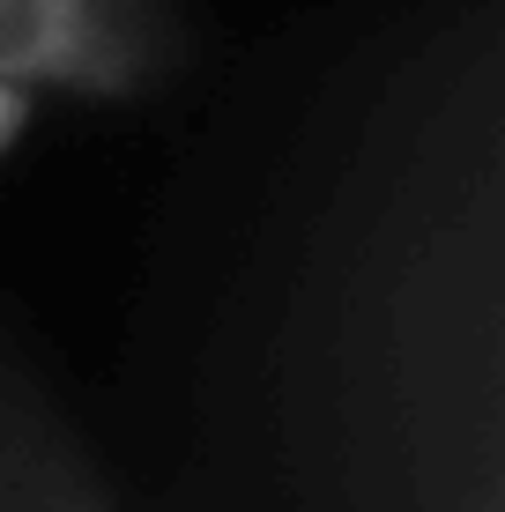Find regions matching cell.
Returning <instances> with one entry per match:
<instances>
[{
	"label": "cell",
	"instance_id": "obj_1",
	"mask_svg": "<svg viewBox=\"0 0 505 512\" xmlns=\"http://www.w3.org/2000/svg\"><path fill=\"white\" fill-rule=\"evenodd\" d=\"M491 8L394 67L327 186L283 320L298 512H505Z\"/></svg>",
	"mask_w": 505,
	"mask_h": 512
},
{
	"label": "cell",
	"instance_id": "obj_2",
	"mask_svg": "<svg viewBox=\"0 0 505 512\" xmlns=\"http://www.w3.org/2000/svg\"><path fill=\"white\" fill-rule=\"evenodd\" d=\"M156 0H0V82L23 97H127L164 67Z\"/></svg>",
	"mask_w": 505,
	"mask_h": 512
},
{
	"label": "cell",
	"instance_id": "obj_3",
	"mask_svg": "<svg viewBox=\"0 0 505 512\" xmlns=\"http://www.w3.org/2000/svg\"><path fill=\"white\" fill-rule=\"evenodd\" d=\"M0 512H112L97 475L30 409L0 416Z\"/></svg>",
	"mask_w": 505,
	"mask_h": 512
},
{
	"label": "cell",
	"instance_id": "obj_4",
	"mask_svg": "<svg viewBox=\"0 0 505 512\" xmlns=\"http://www.w3.org/2000/svg\"><path fill=\"white\" fill-rule=\"evenodd\" d=\"M30 112H38V97H23V90H8V82H0V156H8L15 141H23Z\"/></svg>",
	"mask_w": 505,
	"mask_h": 512
}]
</instances>
